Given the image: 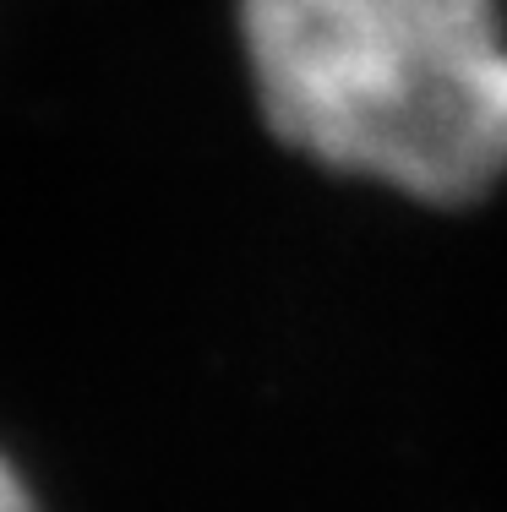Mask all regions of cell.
Segmentation results:
<instances>
[{
	"label": "cell",
	"instance_id": "6da1fadb",
	"mask_svg": "<svg viewBox=\"0 0 507 512\" xmlns=\"http://www.w3.org/2000/svg\"><path fill=\"white\" fill-rule=\"evenodd\" d=\"M262 120L284 148L426 207L507 180L497 0H240Z\"/></svg>",
	"mask_w": 507,
	"mask_h": 512
},
{
	"label": "cell",
	"instance_id": "7a4b0ae2",
	"mask_svg": "<svg viewBox=\"0 0 507 512\" xmlns=\"http://www.w3.org/2000/svg\"><path fill=\"white\" fill-rule=\"evenodd\" d=\"M0 512H39V502H33L28 480L17 474V463H11L6 453H0Z\"/></svg>",
	"mask_w": 507,
	"mask_h": 512
}]
</instances>
